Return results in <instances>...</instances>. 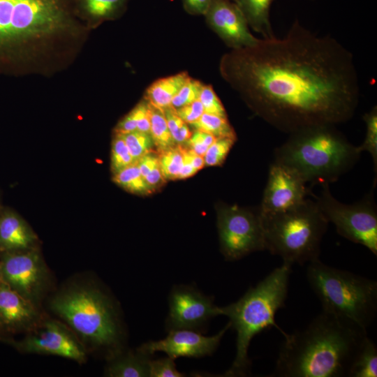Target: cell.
<instances>
[{"mask_svg": "<svg viewBox=\"0 0 377 377\" xmlns=\"http://www.w3.org/2000/svg\"><path fill=\"white\" fill-rule=\"evenodd\" d=\"M110 159L111 170L113 174L135 162L120 134L116 133L113 139Z\"/></svg>", "mask_w": 377, "mask_h": 377, "instance_id": "4dcf8cb0", "label": "cell"}, {"mask_svg": "<svg viewBox=\"0 0 377 377\" xmlns=\"http://www.w3.org/2000/svg\"><path fill=\"white\" fill-rule=\"evenodd\" d=\"M361 151L333 125L307 128L290 134L274 151V163L297 172L311 186L330 184L350 171Z\"/></svg>", "mask_w": 377, "mask_h": 377, "instance_id": "3957f363", "label": "cell"}, {"mask_svg": "<svg viewBox=\"0 0 377 377\" xmlns=\"http://www.w3.org/2000/svg\"><path fill=\"white\" fill-rule=\"evenodd\" d=\"M121 135L135 161L152 151L154 145L149 133L135 131Z\"/></svg>", "mask_w": 377, "mask_h": 377, "instance_id": "83f0119b", "label": "cell"}, {"mask_svg": "<svg viewBox=\"0 0 377 377\" xmlns=\"http://www.w3.org/2000/svg\"><path fill=\"white\" fill-rule=\"evenodd\" d=\"M189 78L186 72H182L156 80L147 90V101L162 110L170 106L174 96Z\"/></svg>", "mask_w": 377, "mask_h": 377, "instance_id": "ffe728a7", "label": "cell"}, {"mask_svg": "<svg viewBox=\"0 0 377 377\" xmlns=\"http://www.w3.org/2000/svg\"><path fill=\"white\" fill-rule=\"evenodd\" d=\"M10 341L20 352L57 355L79 363L86 360L82 342L72 330L57 320L40 322L24 339Z\"/></svg>", "mask_w": 377, "mask_h": 377, "instance_id": "7c38bea8", "label": "cell"}, {"mask_svg": "<svg viewBox=\"0 0 377 377\" xmlns=\"http://www.w3.org/2000/svg\"><path fill=\"white\" fill-rule=\"evenodd\" d=\"M377 376V347L368 336L362 342L352 364L348 377Z\"/></svg>", "mask_w": 377, "mask_h": 377, "instance_id": "7402d4cb", "label": "cell"}, {"mask_svg": "<svg viewBox=\"0 0 377 377\" xmlns=\"http://www.w3.org/2000/svg\"><path fill=\"white\" fill-rule=\"evenodd\" d=\"M306 279L323 311L367 330L377 313V282L317 259L308 264Z\"/></svg>", "mask_w": 377, "mask_h": 377, "instance_id": "5b68a950", "label": "cell"}, {"mask_svg": "<svg viewBox=\"0 0 377 377\" xmlns=\"http://www.w3.org/2000/svg\"><path fill=\"white\" fill-rule=\"evenodd\" d=\"M148 364L150 377H182L184 376L177 369L174 359L170 357L158 360L149 359Z\"/></svg>", "mask_w": 377, "mask_h": 377, "instance_id": "e575fe53", "label": "cell"}, {"mask_svg": "<svg viewBox=\"0 0 377 377\" xmlns=\"http://www.w3.org/2000/svg\"><path fill=\"white\" fill-rule=\"evenodd\" d=\"M36 304L0 281V339L3 336L29 332L40 323Z\"/></svg>", "mask_w": 377, "mask_h": 377, "instance_id": "e0dca14e", "label": "cell"}, {"mask_svg": "<svg viewBox=\"0 0 377 377\" xmlns=\"http://www.w3.org/2000/svg\"><path fill=\"white\" fill-rule=\"evenodd\" d=\"M306 184L294 170L272 162L259 206L261 214L281 213L297 206L308 194Z\"/></svg>", "mask_w": 377, "mask_h": 377, "instance_id": "4fadbf2b", "label": "cell"}, {"mask_svg": "<svg viewBox=\"0 0 377 377\" xmlns=\"http://www.w3.org/2000/svg\"><path fill=\"white\" fill-rule=\"evenodd\" d=\"M1 281L36 304L47 279L46 267L32 248L1 252Z\"/></svg>", "mask_w": 377, "mask_h": 377, "instance_id": "8fae6325", "label": "cell"}, {"mask_svg": "<svg viewBox=\"0 0 377 377\" xmlns=\"http://www.w3.org/2000/svg\"><path fill=\"white\" fill-rule=\"evenodd\" d=\"M292 265L283 263L237 302L221 307L237 333L236 355L228 376H244L250 372L249 348L253 338L272 327L286 334L275 321L276 312L285 306Z\"/></svg>", "mask_w": 377, "mask_h": 377, "instance_id": "277c9868", "label": "cell"}, {"mask_svg": "<svg viewBox=\"0 0 377 377\" xmlns=\"http://www.w3.org/2000/svg\"><path fill=\"white\" fill-rule=\"evenodd\" d=\"M274 0H239V6L255 31L263 38L274 36L270 23L269 13Z\"/></svg>", "mask_w": 377, "mask_h": 377, "instance_id": "44dd1931", "label": "cell"}, {"mask_svg": "<svg viewBox=\"0 0 377 377\" xmlns=\"http://www.w3.org/2000/svg\"><path fill=\"white\" fill-rule=\"evenodd\" d=\"M232 2L235 3L239 6V0H230Z\"/></svg>", "mask_w": 377, "mask_h": 377, "instance_id": "60d3db41", "label": "cell"}, {"mask_svg": "<svg viewBox=\"0 0 377 377\" xmlns=\"http://www.w3.org/2000/svg\"><path fill=\"white\" fill-rule=\"evenodd\" d=\"M149 356L137 350L114 357L108 364L105 376L110 377H147Z\"/></svg>", "mask_w": 377, "mask_h": 377, "instance_id": "d6986e66", "label": "cell"}, {"mask_svg": "<svg viewBox=\"0 0 377 377\" xmlns=\"http://www.w3.org/2000/svg\"><path fill=\"white\" fill-rule=\"evenodd\" d=\"M216 139L212 134L202 131L195 130L186 144L188 148L195 154L204 156L208 148Z\"/></svg>", "mask_w": 377, "mask_h": 377, "instance_id": "d590c367", "label": "cell"}, {"mask_svg": "<svg viewBox=\"0 0 377 377\" xmlns=\"http://www.w3.org/2000/svg\"><path fill=\"white\" fill-rule=\"evenodd\" d=\"M330 184H323L315 201L327 221L348 240L361 244L377 255V210L372 192L362 200L345 204L334 198Z\"/></svg>", "mask_w": 377, "mask_h": 377, "instance_id": "9c48e42d", "label": "cell"}, {"mask_svg": "<svg viewBox=\"0 0 377 377\" xmlns=\"http://www.w3.org/2000/svg\"><path fill=\"white\" fill-rule=\"evenodd\" d=\"M71 0H0V67L30 38L63 28L70 15Z\"/></svg>", "mask_w": 377, "mask_h": 377, "instance_id": "ba28073f", "label": "cell"}, {"mask_svg": "<svg viewBox=\"0 0 377 377\" xmlns=\"http://www.w3.org/2000/svg\"><path fill=\"white\" fill-rule=\"evenodd\" d=\"M367 330L322 311L305 328L286 333L272 376L348 377Z\"/></svg>", "mask_w": 377, "mask_h": 377, "instance_id": "7a4b0ae2", "label": "cell"}, {"mask_svg": "<svg viewBox=\"0 0 377 377\" xmlns=\"http://www.w3.org/2000/svg\"><path fill=\"white\" fill-rule=\"evenodd\" d=\"M112 180L131 193L148 195L154 192L142 175L137 161L113 174Z\"/></svg>", "mask_w": 377, "mask_h": 377, "instance_id": "603a6c76", "label": "cell"}, {"mask_svg": "<svg viewBox=\"0 0 377 377\" xmlns=\"http://www.w3.org/2000/svg\"><path fill=\"white\" fill-rule=\"evenodd\" d=\"M142 103L138 104L117 126V134H126L137 131Z\"/></svg>", "mask_w": 377, "mask_h": 377, "instance_id": "74e56055", "label": "cell"}, {"mask_svg": "<svg viewBox=\"0 0 377 377\" xmlns=\"http://www.w3.org/2000/svg\"><path fill=\"white\" fill-rule=\"evenodd\" d=\"M205 15L212 29L234 50L251 46L258 39L241 8L230 0H212Z\"/></svg>", "mask_w": 377, "mask_h": 377, "instance_id": "2e32d148", "label": "cell"}, {"mask_svg": "<svg viewBox=\"0 0 377 377\" xmlns=\"http://www.w3.org/2000/svg\"><path fill=\"white\" fill-rule=\"evenodd\" d=\"M185 8L192 14L205 15L212 0H182Z\"/></svg>", "mask_w": 377, "mask_h": 377, "instance_id": "f35d334b", "label": "cell"}, {"mask_svg": "<svg viewBox=\"0 0 377 377\" xmlns=\"http://www.w3.org/2000/svg\"><path fill=\"white\" fill-rule=\"evenodd\" d=\"M149 106L150 110V135L158 152L177 145L169 131L163 110L150 103H149Z\"/></svg>", "mask_w": 377, "mask_h": 377, "instance_id": "cb8c5ba5", "label": "cell"}, {"mask_svg": "<svg viewBox=\"0 0 377 377\" xmlns=\"http://www.w3.org/2000/svg\"><path fill=\"white\" fill-rule=\"evenodd\" d=\"M36 237L24 221L14 211L3 209L0 215V251L32 248Z\"/></svg>", "mask_w": 377, "mask_h": 377, "instance_id": "ac0fdd59", "label": "cell"}, {"mask_svg": "<svg viewBox=\"0 0 377 377\" xmlns=\"http://www.w3.org/2000/svg\"><path fill=\"white\" fill-rule=\"evenodd\" d=\"M266 250L283 263L303 265L319 259L329 222L315 200L286 212L262 215Z\"/></svg>", "mask_w": 377, "mask_h": 377, "instance_id": "52a82bcc", "label": "cell"}, {"mask_svg": "<svg viewBox=\"0 0 377 377\" xmlns=\"http://www.w3.org/2000/svg\"><path fill=\"white\" fill-rule=\"evenodd\" d=\"M158 161L165 180L178 179L183 165L182 145H175L158 152Z\"/></svg>", "mask_w": 377, "mask_h": 377, "instance_id": "484cf974", "label": "cell"}, {"mask_svg": "<svg viewBox=\"0 0 377 377\" xmlns=\"http://www.w3.org/2000/svg\"><path fill=\"white\" fill-rule=\"evenodd\" d=\"M50 308L82 342L95 348H117L121 329L117 311L110 297L98 288L69 287L52 299Z\"/></svg>", "mask_w": 377, "mask_h": 377, "instance_id": "8992f818", "label": "cell"}, {"mask_svg": "<svg viewBox=\"0 0 377 377\" xmlns=\"http://www.w3.org/2000/svg\"><path fill=\"white\" fill-rule=\"evenodd\" d=\"M168 327L172 330L198 327L210 318L221 315V307L193 288L177 286L170 295Z\"/></svg>", "mask_w": 377, "mask_h": 377, "instance_id": "5bb4252c", "label": "cell"}, {"mask_svg": "<svg viewBox=\"0 0 377 377\" xmlns=\"http://www.w3.org/2000/svg\"><path fill=\"white\" fill-rule=\"evenodd\" d=\"M124 0H82V3L91 16L103 18L114 13L124 3Z\"/></svg>", "mask_w": 377, "mask_h": 377, "instance_id": "1f68e13d", "label": "cell"}, {"mask_svg": "<svg viewBox=\"0 0 377 377\" xmlns=\"http://www.w3.org/2000/svg\"><path fill=\"white\" fill-rule=\"evenodd\" d=\"M183 165L182 166L178 179L191 177L198 171L193 166L189 158L187 149L182 146Z\"/></svg>", "mask_w": 377, "mask_h": 377, "instance_id": "ab89813d", "label": "cell"}, {"mask_svg": "<svg viewBox=\"0 0 377 377\" xmlns=\"http://www.w3.org/2000/svg\"><path fill=\"white\" fill-rule=\"evenodd\" d=\"M363 119L366 124V135L362 144L358 146L359 150L369 152L373 159L375 172L377 168V108L374 106L367 112Z\"/></svg>", "mask_w": 377, "mask_h": 377, "instance_id": "4316f807", "label": "cell"}, {"mask_svg": "<svg viewBox=\"0 0 377 377\" xmlns=\"http://www.w3.org/2000/svg\"><path fill=\"white\" fill-rule=\"evenodd\" d=\"M236 138L223 137L215 140L204 155L205 165L220 166L226 160Z\"/></svg>", "mask_w": 377, "mask_h": 377, "instance_id": "f1b7e54d", "label": "cell"}, {"mask_svg": "<svg viewBox=\"0 0 377 377\" xmlns=\"http://www.w3.org/2000/svg\"><path fill=\"white\" fill-rule=\"evenodd\" d=\"M175 110L178 116L190 125L195 122L205 112L202 105L198 99Z\"/></svg>", "mask_w": 377, "mask_h": 377, "instance_id": "8d00e7d4", "label": "cell"}, {"mask_svg": "<svg viewBox=\"0 0 377 377\" xmlns=\"http://www.w3.org/2000/svg\"><path fill=\"white\" fill-rule=\"evenodd\" d=\"M191 126L195 130L208 133L214 135L216 138L223 137L236 138L235 133L228 122V117L204 112Z\"/></svg>", "mask_w": 377, "mask_h": 377, "instance_id": "d4e9b609", "label": "cell"}, {"mask_svg": "<svg viewBox=\"0 0 377 377\" xmlns=\"http://www.w3.org/2000/svg\"><path fill=\"white\" fill-rule=\"evenodd\" d=\"M230 327L229 322L218 334L212 337H205L189 329L172 330L165 339L145 343L137 350L148 355L161 351L172 359L209 355L216 349Z\"/></svg>", "mask_w": 377, "mask_h": 377, "instance_id": "9a60e30c", "label": "cell"}, {"mask_svg": "<svg viewBox=\"0 0 377 377\" xmlns=\"http://www.w3.org/2000/svg\"><path fill=\"white\" fill-rule=\"evenodd\" d=\"M163 110L169 131L175 144L182 146L186 144L192 134L188 124L178 116L175 109L171 105Z\"/></svg>", "mask_w": 377, "mask_h": 377, "instance_id": "f546056e", "label": "cell"}, {"mask_svg": "<svg viewBox=\"0 0 377 377\" xmlns=\"http://www.w3.org/2000/svg\"><path fill=\"white\" fill-rule=\"evenodd\" d=\"M223 73L267 124L288 133L349 121L360 86L353 54L295 20L286 34L234 50Z\"/></svg>", "mask_w": 377, "mask_h": 377, "instance_id": "6da1fadb", "label": "cell"}, {"mask_svg": "<svg viewBox=\"0 0 377 377\" xmlns=\"http://www.w3.org/2000/svg\"><path fill=\"white\" fill-rule=\"evenodd\" d=\"M218 229L221 252L228 260L266 250L259 207L256 209L221 207L218 212Z\"/></svg>", "mask_w": 377, "mask_h": 377, "instance_id": "30bf717a", "label": "cell"}, {"mask_svg": "<svg viewBox=\"0 0 377 377\" xmlns=\"http://www.w3.org/2000/svg\"><path fill=\"white\" fill-rule=\"evenodd\" d=\"M1 281V251H0V281Z\"/></svg>", "mask_w": 377, "mask_h": 377, "instance_id": "b9f144b4", "label": "cell"}, {"mask_svg": "<svg viewBox=\"0 0 377 377\" xmlns=\"http://www.w3.org/2000/svg\"><path fill=\"white\" fill-rule=\"evenodd\" d=\"M202 87L200 81L190 77L172 98L171 106L177 109L198 100Z\"/></svg>", "mask_w": 377, "mask_h": 377, "instance_id": "d6a6232c", "label": "cell"}, {"mask_svg": "<svg viewBox=\"0 0 377 377\" xmlns=\"http://www.w3.org/2000/svg\"><path fill=\"white\" fill-rule=\"evenodd\" d=\"M3 209L0 207V215H1V213L2 212Z\"/></svg>", "mask_w": 377, "mask_h": 377, "instance_id": "7bdbcfd3", "label": "cell"}, {"mask_svg": "<svg viewBox=\"0 0 377 377\" xmlns=\"http://www.w3.org/2000/svg\"><path fill=\"white\" fill-rule=\"evenodd\" d=\"M198 100L205 112L227 117L226 110L212 86L202 84Z\"/></svg>", "mask_w": 377, "mask_h": 377, "instance_id": "836d02e7", "label": "cell"}]
</instances>
